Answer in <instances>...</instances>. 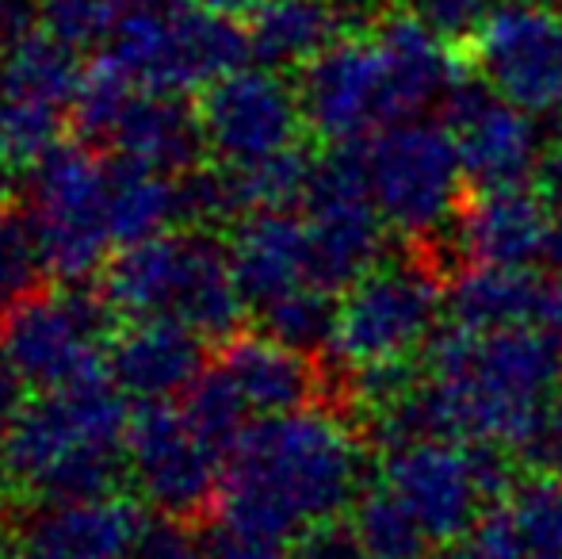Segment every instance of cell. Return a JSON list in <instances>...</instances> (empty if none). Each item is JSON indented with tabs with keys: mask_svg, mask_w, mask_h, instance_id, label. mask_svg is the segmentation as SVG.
I'll list each match as a JSON object with an SVG mask.
<instances>
[{
	"mask_svg": "<svg viewBox=\"0 0 562 559\" xmlns=\"http://www.w3.org/2000/svg\"><path fill=\"white\" fill-rule=\"evenodd\" d=\"M81 77L85 66L74 46L54 38L43 27L0 46V97L4 100L46 104L66 112V108H74Z\"/></svg>",
	"mask_w": 562,
	"mask_h": 559,
	"instance_id": "cb8c5ba5",
	"label": "cell"
},
{
	"mask_svg": "<svg viewBox=\"0 0 562 559\" xmlns=\"http://www.w3.org/2000/svg\"><path fill=\"white\" fill-rule=\"evenodd\" d=\"M8 165H12V161L0 154V208H4L8 195H12V169H8Z\"/></svg>",
	"mask_w": 562,
	"mask_h": 559,
	"instance_id": "7dc6e473",
	"label": "cell"
},
{
	"mask_svg": "<svg viewBox=\"0 0 562 559\" xmlns=\"http://www.w3.org/2000/svg\"><path fill=\"white\" fill-rule=\"evenodd\" d=\"M112 238L115 246H134V242L157 238L184 223V203H180V177L169 172L142 169L131 161H112Z\"/></svg>",
	"mask_w": 562,
	"mask_h": 559,
	"instance_id": "d4e9b609",
	"label": "cell"
},
{
	"mask_svg": "<svg viewBox=\"0 0 562 559\" xmlns=\"http://www.w3.org/2000/svg\"><path fill=\"white\" fill-rule=\"evenodd\" d=\"M131 559H207V540L188 529V517H142Z\"/></svg>",
	"mask_w": 562,
	"mask_h": 559,
	"instance_id": "d590c367",
	"label": "cell"
},
{
	"mask_svg": "<svg viewBox=\"0 0 562 559\" xmlns=\"http://www.w3.org/2000/svg\"><path fill=\"white\" fill-rule=\"evenodd\" d=\"M229 261L252 311L311 283L306 219L291 211H249L229 234Z\"/></svg>",
	"mask_w": 562,
	"mask_h": 559,
	"instance_id": "ffe728a7",
	"label": "cell"
},
{
	"mask_svg": "<svg viewBox=\"0 0 562 559\" xmlns=\"http://www.w3.org/2000/svg\"><path fill=\"white\" fill-rule=\"evenodd\" d=\"M363 463L360 425H348L329 406L260 418L223 460L218 525L288 545L356 506L368 491Z\"/></svg>",
	"mask_w": 562,
	"mask_h": 559,
	"instance_id": "6da1fadb",
	"label": "cell"
},
{
	"mask_svg": "<svg viewBox=\"0 0 562 559\" xmlns=\"http://www.w3.org/2000/svg\"><path fill=\"white\" fill-rule=\"evenodd\" d=\"M104 295L123 318H177L207 342H226L249 311L229 246L207 231H165L123 246L108 269Z\"/></svg>",
	"mask_w": 562,
	"mask_h": 559,
	"instance_id": "3957f363",
	"label": "cell"
},
{
	"mask_svg": "<svg viewBox=\"0 0 562 559\" xmlns=\"http://www.w3.org/2000/svg\"><path fill=\"white\" fill-rule=\"evenodd\" d=\"M352 529L368 559H425L429 533L391 487H368L352 506Z\"/></svg>",
	"mask_w": 562,
	"mask_h": 559,
	"instance_id": "484cf974",
	"label": "cell"
},
{
	"mask_svg": "<svg viewBox=\"0 0 562 559\" xmlns=\"http://www.w3.org/2000/svg\"><path fill=\"white\" fill-rule=\"evenodd\" d=\"M180 411L188 414V422H192L223 456L237 445V440H241V433L252 425L249 422L252 418L249 403H245L241 391L229 383V376L218 365L203 368L200 380L188 388L184 406H180Z\"/></svg>",
	"mask_w": 562,
	"mask_h": 559,
	"instance_id": "f546056e",
	"label": "cell"
},
{
	"mask_svg": "<svg viewBox=\"0 0 562 559\" xmlns=\"http://www.w3.org/2000/svg\"><path fill=\"white\" fill-rule=\"evenodd\" d=\"M126 425L131 411L123 391L97 376L27 399L20 418L8 425L4 452L20 487L35 499H100L115 494L126 476Z\"/></svg>",
	"mask_w": 562,
	"mask_h": 559,
	"instance_id": "7a4b0ae2",
	"label": "cell"
},
{
	"mask_svg": "<svg viewBox=\"0 0 562 559\" xmlns=\"http://www.w3.org/2000/svg\"><path fill=\"white\" fill-rule=\"evenodd\" d=\"M509 510L528 559H562V471H520Z\"/></svg>",
	"mask_w": 562,
	"mask_h": 559,
	"instance_id": "f1b7e54d",
	"label": "cell"
},
{
	"mask_svg": "<svg viewBox=\"0 0 562 559\" xmlns=\"http://www.w3.org/2000/svg\"><path fill=\"white\" fill-rule=\"evenodd\" d=\"M306 127L329 146L363 142L391 123V89L375 35H340L299 77Z\"/></svg>",
	"mask_w": 562,
	"mask_h": 559,
	"instance_id": "5bb4252c",
	"label": "cell"
},
{
	"mask_svg": "<svg viewBox=\"0 0 562 559\" xmlns=\"http://www.w3.org/2000/svg\"><path fill=\"white\" fill-rule=\"evenodd\" d=\"M451 265L432 246L406 242V254L379 261L337 299L334 353L337 368L406 360L429 345L440 326Z\"/></svg>",
	"mask_w": 562,
	"mask_h": 559,
	"instance_id": "277c9868",
	"label": "cell"
},
{
	"mask_svg": "<svg viewBox=\"0 0 562 559\" xmlns=\"http://www.w3.org/2000/svg\"><path fill=\"white\" fill-rule=\"evenodd\" d=\"M540 192L548 195L555 215H562V135L551 142V149L540 161Z\"/></svg>",
	"mask_w": 562,
	"mask_h": 559,
	"instance_id": "7bdbcfd3",
	"label": "cell"
},
{
	"mask_svg": "<svg viewBox=\"0 0 562 559\" xmlns=\"http://www.w3.org/2000/svg\"><path fill=\"white\" fill-rule=\"evenodd\" d=\"M543 280L532 277L528 265H482L467 261L448 280V318L471 329L517 326L536 318Z\"/></svg>",
	"mask_w": 562,
	"mask_h": 559,
	"instance_id": "603a6c76",
	"label": "cell"
},
{
	"mask_svg": "<svg viewBox=\"0 0 562 559\" xmlns=\"http://www.w3.org/2000/svg\"><path fill=\"white\" fill-rule=\"evenodd\" d=\"M142 514L115 494L46 502L20 533V559H131Z\"/></svg>",
	"mask_w": 562,
	"mask_h": 559,
	"instance_id": "d6986e66",
	"label": "cell"
},
{
	"mask_svg": "<svg viewBox=\"0 0 562 559\" xmlns=\"http://www.w3.org/2000/svg\"><path fill=\"white\" fill-rule=\"evenodd\" d=\"M15 487H20V479H15L12 460H8V452H4V440H0V514H4V506L12 502Z\"/></svg>",
	"mask_w": 562,
	"mask_h": 559,
	"instance_id": "ee69618b",
	"label": "cell"
},
{
	"mask_svg": "<svg viewBox=\"0 0 562 559\" xmlns=\"http://www.w3.org/2000/svg\"><path fill=\"white\" fill-rule=\"evenodd\" d=\"M383 483L414 510L425 533L440 545L463 540L486 510L459 440L429 437L391 448L383 452Z\"/></svg>",
	"mask_w": 562,
	"mask_h": 559,
	"instance_id": "9a60e30c",
	"label": "cell"
},
{
	"mask_svg": "<svg viewBox=\"0 0 562 559\" xmlns=\"http://www.w3.org/2000/svg\"><path fill=\"white\" fill-rule=\"evenodd\" d=\"M61 138V112L46 104L4 100L0 108V154L15 165H35Z\"/></svg>",
	"mask_w": 562,
	"mask_h": 559,
	"instance_id": "d6a6232c",
	"label": "cell"
},
{
	"mask_svg": "<svg viewBox=\"0 0 562 559\" xmlns=\"http://www.w3.org/2000/svg\"><path fill=\"white\" fill-rule=\"evenodd\" d=\"M218 368L229 376V383L241 391L249 411L260 414V418L314 406V399L326 388L311 353L291 349L265 329L226 337Z\"/></svg>",
	"mask_w": 562,
	"mask_h": 559,
	"instance_id": "44dd1931",
	"label": "cell"
},
{
	"mask_svg": "<svg viewBox=\"0 0 562 559\" xmlns=\"http://www.w3.org/2000/svg\"><path fill=\"white\" fill-rule=\"evenodd\" d=\"M425 559H474V556H471V548H467L463 540H456V545H445L440 552H429Z\"/></svg>",
	"mask_w": 562,
	"mask_h": 559,
	"instance_id": "bcb514c9",
	"label": "cell"
},
{
	"mask_svg": "<svg viewBox=\"0 0 562 559\" xmlns=\"http://www.w3.org/2000/svg\"><path fill=\"white\" fill-rule=\"evenodd\" d=\"M440 120L456 138L463 177L474 188L528 185L540 169V131L532 115L497 97L463 58L440 100Z\"/></svg>",
	"mask_w": 562,
	"mask_h": 559,
	"instance_id": "4fadbf2b",
	"label": "cell"
},
{
	"mask_svg": "<svg viewBox=\"0 0 562 559\" xmlns=\"http://www.w3.org/2000/svg\"><path fill=\"white\" fill-rule=\"evenodd\" d=\"M463 545L471 548L474 559H528L525 540H520V529H517V517H513V510H509V499L482 510L474 529L463 537Z\"/></svg>",
	"mask_w": 562,
	"mask_h": 559,
	"instance_id": "8d00e7d4",
	"label": "cell"
},
{
	"mask_svg": "<svg viewBox=\"0 0 562 559\" xmlns=\"http://www.w3.org/2000/svg\"><path fill=\"white\" fill-rule=\"evenodd\" d=\"M104 58L134 85L161 92L211 89L226 74L249 66V31L234 15L195 4L123 8L104 43Z\"/></svg>",
	"mask_w": 562,
	"mask_h": 559,
	"instance_id": "5b68a950",
	"label": "cell"
},
{
	"mask_svg": "<svg viewBox=\"0 0 562 559\" xmlns=\"http://www.w3.org/2000/svg\"><path fill=\"white\" fill-rule=\"evenodd\" d=\"M375 208L406 242H432L456 223L463 161L445 123L406 120L368 138Z\"/></svg>",
	"mask_w": 562,
	"mask_h": 559,
	"instance_id": "9c48e42d",
	"label": "cell"
},
{
	"mask_svg": "<svg viewBox=\"0 0 562 559\" xmlns=\"http://www.w3.org/2000/svg\"><path fill=\"white\" fill-rule=\"evenodd\" d=\"M112 303L81 283L35 288L0 311V353L35 391L97 380L112 349Z\"/></svg>",
	"mask_w": 562,
	"mask_h": 559,
	"instance_id": "52a82bcc",
	"label": "cell"
},
{
	"mask_svg": "<svg viewBox=\"0 0 562 559\" xmlns=\"http://www.w3.org/2000/svg\"><path fill=\"white\" fill-rule=\"evenodd\" d=\"M207 559H295V556H291V548H283V540L245 537V533L218 525L207 537Z\"/></svg>",
	"mask_w": 562,
	"mask_h": 559,
	"instance_id": "f35d334b",
	"label": "cell"
},
{
	"mask_svg": "<svg viewBox=\"0 0 562 559\" xmlns=\"http://www.w3.org/2000/svg\"><path fill=\"white\" fill-rule=\"evenodd\" d=\"M134 89H138V85H134L119 66H112L108 58H100L97 66H89L81 77V89H77V97H74V108H69L77 131L92 142H104L108 131L115 127L119 112L126 108V100L134 97Z\"/></svg>",
	"mask_w": 562,
	"mask_h": 559,
	"instance_id": "4dcf8cb0",
	"label": "cell"
},
{
	"mask_svg": "<svg viewBox=\"0 0 562 559\" xmlns=\"http://www.w3.org/2000/svg\"><path fill=\"white\" fill-rule=\"evenodd\" d=\"M551 425L562 433V391H559V399H555V406H551Z\"/></svg>",
	"mask_w": 562,
	"mask_h": 559,
	"instance_id": "f907efd6",
	"label": "cell"
},
{
	"mask_svg": "<svg viewBox=\"0 0 562 559\" xmlns=\"http://www.w3.org/2000/svg\"><path fill=\"white\" fill-rule=\"evenodd\" d=\"M234 180L237 208L241 215L249 211H291L295 203L306 200L314 180V157L303 146L280 149L252 165H226Z\"/></svg>",
	"mask_w": 562,
	"mask_h": 559,
	"instance_id": "4316f807",
	"label": "cell"
},
{
	"mask_svg": "<svg viewBox=\"0 0 562 559\" xmlns=\"http://www.w3.org/2000/svg\"><path fill=\"white\" fill-rule=\"evenodd\" d=\"M104 146L119 161L142 165V169L184 177L207 154L200 108L184 104V92L134 89L126 108L119 112L115 127L108 131Z\"/></svg>",
	"mask_w": 562,
	"mask_h": 559,
	"instance_id": "ac0fdd59",
	"label": "cell"
},
{
	"mask_svg": "<svg viewBox=\"0 0 562 559\" xmlns=\"http://www.w3.org/2000/svg\"><path fill=\"white\" fill-rule=\"evenodd\" d=\"M303 208L311 238V283L337 295L386 257V219L371 195L368 146H329L314 161Z\"/></svg>",
	"mask_w": 562,
	"mask_h": 559,
	"instance_id": "ba28073f",
	"label": "cell"
},
{
	"mask_svg": "<svg viewBox=\"0 0 562 559\" xmlns=\"http://www.w3.org/2000/svg\"><path fill=\"white\" fill-rule=\"evenodd\" d=\"M536 326L555 342V349L562 353V272H555L551 280H543L540 303H536Z\"/></svg>",
	"mask_w": 562,
	"mask_h": 559,
	"instance_id": "60d3db41",
	"label": "cell"
},
{
	"mask_svg": "<svg viewBox=\"0 0 562 559\" xmlns=\"http://www.w3.org/2000/svg\"><path fill=\"white\" fill-rule=\"evenodd\" d=\"M337 12L345 15V27H375L386 12L402 4V0H334Z\"/></svg>",
	"mask_w": 562,
	"mask_h": 559,
	"instance_id": "b9f144b4",
	"label": "cell"
},
{
	"mask_svg": "<svg viewBox=\"0 0 562 559\" xmlns=\"http://www.w3.org/2000/svg\"><path fill=\"white\" fill-rule=\"evenodd\" d=\"M126 0H38V27L74 51L108 43Z\"/></svg>",
	"mask_w": 562,
	"mask_h": 559,
	"instance_id": "1f68e13d",
	"label": "cell"
},
{
	"mask_svg": "<svg viewBox=\"0 0 562 559\" xmlns=\"http://www.w3.org/2000/svg\"><path fill=\"white\" fill-rule=\"evenodd\" d=\"M200 123L218 165H252L299 146L306 127L299 89L268 66H241L203 89Z\"/></svg>",
	"mask_w": 562,
	"mask_h": 559,
	"instance_id": "7c38bea8",
	"label": "cell"
},
{
	"mask_svg": "<svg viewBox=\"0 0 562 559\" xmlns=\"http://www.w3.org/2000/svg\"><path fill=\"white\" fill-rule=\"evenodd\" d=\"M27 380L12 368V360L0 353V433H8V425L20 418V411L27 406Z\"/></svg>",
	"mask_w": 562,
	"mask_h": 559,
	"instance_id": "ab89813d",
	"label": "cell"
},
{
	"mask_svg": "<svg viewBox=\"0 0 562 559\" xmlns=\"http://www.w3.org/2000/svg\"><path fill=\"white\" fill-rule=\"evenodd\" d=\"M15 552H20V548H12V540L0 533V559H15Z\"/></svg>",
	"mask_w": 562,
	"mask_h": 559,
	"instance_id": "681fc988",
	"label": "cell"
},
{
	"mask_svg": "<svg viewBox=\"0 0 562 559\" xmlns=\"http://www.w3.org/2000/svg\"><path fill=\"white\" fill-rule=\"evenodd\" d=\"M459 58L528 115H562V4L502 0Z\"/></svg>",
	"mask_w": 562,
	"mask_h": 559,
	"instance_id": "30bf717a",
	"label": "cell"
},
{
	"mask_svg": "<svg viewBox=\"0 0 562 559\" xmlns=\"http://www.w3.org/2000/svg\"><path fill=\"white\" fill-rule=\"evenodd\" d=\"M551 223H555V208L540 188L497 185L463 192L451 234L467 261L536 265L543 261Z\"/></svg>",
	"mask_w": 562,
	"mask_h": 559,
	"instance_id": "2e32d148",
	"label": "cell"
},
{
	"mask_svg": "<svg viewBox=\"0 0 562 559\" xmlns=\"http://www.w3.org/2000/svg\"><path fill=\"white\" fill-rule=\"evenodd\" d=\"M0 108H4V97H0Z\"/></svg>",
	"mask_w": 562,
	"mask_h": 559,
	"instance_id": "816d5d0a",
	"label": "cell"
},
{
	"mask_svg": "<svg viewBox=\"0 0 562 559\" xmlns=\"http://www.w3.org/2000/svg\"><path fill=\"white\" fill-rule=\"evenodd\" d=\"M203 345L207 337L177 318H131V326L112 337L108 372L115 388L138 403L184 399L207 368Z\"/></svg>",
	"mask_w": 562,
	"mask_h": 559,
	"instance_id": "e0dca14e",
	"label": "cell"
},
{
	"mask_svg": "<svg viewBox=\"0 0 562 559\" xmlns=\"http://www.w3.org/2000/svg\"><path fill=\"white\" fill-rule=\"evenodd\" d=\"M203 8H211V12H223V15H249L252 8L260 4V0H200Z\"/></svg>",
	"mask_w": 562,
	"mask_h": 559,
	"instance_id": "f6af8a7d",
	"label": "cell"
},
{
	"mask_svg": "<svg viewBox=\"0 0 562 559\" xmlns=\"http://www.w3.org/2000/svg\"><path fill=\"white\" fill-rule=\"evenodd\" d=\"M38 272L46 269L31 219L0 208V311L27 291H35Z\"/></svg>",
	"mask_w": 562,
	"mask_h": 559,
	"instance_id": "836d02e7",
	"label": "cell"
},
{
	"mask_svg": "<svg viewBox=\"0 0 562 559\" xmlns=\"http://www.w3.org/2000/svg\"><path fill=\"white\" fill-rule=\"evenodd\" d=\"M245 31L252 62L288 74L311 66L348 27L334 0H260Z\"/></svg>",
	"mask_w": 562,
	"mask_h": 559,
	"instance_id": "7402d4cb",
	"label": "cell"
},
{
	"mask_svg": "<svg viewBox=\"0 0 562 559\" xmlns=\"http://www.w3.org/2000/svg\"><path fill=\"white\" fill-rule=\"evenodd\" d=\"M402 4L422 15L451 51H459V46L479 35V27L490 20V12L502 0H402Z\"/></svg>",
	"mask_w": 562,
	"mask_h": 559,
	"instance_id": "e575fe53",
	"label": "cell"
},
{
	"mask_svg": "<svg viewBox=\"0 0 562 559\" xmlns=\"http://www.w3.org/2000/svg\"><path fill=\"white\" fill-rule=\"evenodd\" d=\"M165 4H177V0H126V8H165Z\"/></svg>",
	"mask_w": 562,
	"mask_h": 559,
	"instance_id": "c3c4849f",
	"label": "cell"
},
{
	"mask_svg": "<svg viewBox=\"0 0 562 559\" xmlns=\"http://www.w3.org/2000/svg\"><path fill=\"white\" fill-rule=\"evenodd\" d=\"M112 161L85 146H54L31 165L27 219L43 269L58 283H85L108 261L112 238Z\"/></svg>",
	"mask_w": 562,
	"mask_h": 559,
	"instance_id": "8992f818",
	"label": "cell"
},
{
	"mask_svg": "<svg viewBox=\"0 0 562 559\" xmlns=\"http://www.w3.org/2000/svg\"><path fill=\"white\" fill-rule=\"evenodd\" d=\"M226 456L169 403H142L126 425V479L157 514L192 517L218 499Z\"/></svg>",
	"mask_w": 562,
	"mask_h": 559,
	"instance_id": "8fae6325",
	"label": "cell"
},
{
	"mask_svg": "<svg viewBox=\"0 0 562 559\" xmlns=\"http://www.w3.org/2000/svg\"><path fill=\"white\" fill-rule=\"evenodd\" d=\"M291 556L295 559H368L352 522H340V517H329V522H318L299 533V537L291 540Z\"/></svg>",
	"mask_w": 562,
	"mask_h": 559,
	"instance_id": "74e56055",
	"label": "cell"
},
{
	"mask_svg": "<svg viewBox=\"0 0 562 559\" xmlns=\"http://www.w3.org/2000/svg\"><path fill=\"white\" fill-rule=\"evenodd\" d=\"M260 329L280 337L283 345L303 353H329L337 329V299L334 291L318 288V283H303V288L288 291L276 303L260 306Z\"/></svg>",
	"mask_w": 562,
	"mask_h": 559,
	"instance_id": "83f0119b",
	"label": "cell"
}]
</instances>
